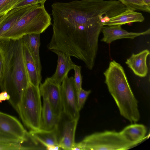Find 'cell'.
Returning a JSON list of instances; mask_svg holds the SVG:
<instances>
[{"label": "cell", "instance_id": "obj_27", "mask_svg": "<svg viewBox=\"0 0 150 150\" xmlns=\"http://www.w3.org/2000/svg\"><path fill=\"white\" fill-rule=\"evenodd\" d=\"M46 0H21L14 7V8H20L35 4H44Z\"/></svg>", "mask_w": 150, "mask_h": 150}, {"label": "cell", "instance_id": "obj_22", "mask_svg": "<svg viewBox=\"0 0 150 150\" xmlns=\"http://www.w3.org/2000/svg\"><path fill=\"white\" fill-rule=\"evenodd\" d=\"M127 9L134 11H142L150 12V6L145 4L142 0H118Z\"/></svg>", "mask_w": 150, "mask_h": 150}, {"label": "cell", "instance_id": "obj_30", "mask_svg": "<svg viewBox=\"0 0 150 150\" xmlns=\"http://www.w3.org/2000/svg\"><path fill=\"white\" fill-rule=\"evenodd\" d=\"M8 12L6 14L0 16V25L4 20L8 16Z\"/></svg>", "mask_w": 150, "mask_h": 150}, {"label": "cell", "instance_id": "obj_15", "mask_svg": "<svg viewBox=\"0 0 150 150\" xmlns=\"http://www.w3.org/2000/svg\"><path fill=\"white\" fill-rule=\"evenodd\" d=\"M150 52L147 49L144 50L137 54L133 53L127 59L125 63L136 75L141 77L146 76L148 73L146 59Z\"/></svg>", "mask_w": 150, "mask_h": 150}, {"label": "cell", "instance_id": "obj_26", "mask_svg": "<svg viewBox=\"0 0 150 150\" xmlns=\"http://www.w3.org/2000/svg\"><path fill=\"white\" fill-rule=\"evenodd\" d=\"M0 150H28L22 144L16 143H0Z\"/></svg>", "mask_w": 150, "mask_h": 150}, {"label": "cell", "instance_id": "obj_1", "mask_svg": "<svg viewBox=\"0 0 150 150\" xmlns=\"http://www.w3.org/2000/svg\"><path fill=\"white\" fill-rule=\"evenodd\" d=\"M53 34L48 49L62 51L93 68L104 24L123 11L118 1L77 0L51 5Z\"/></svg>", "mask_w": 150, "mask_h": 150}, {"label": "cell", "instance_id": "obj_19", "mask_svg": "<svg viewBox=\"0 0 150 150\" xmlns=\"http://www.w3.org/2000/svg\"><path fill=\"white\" fill-rule=\"evenodd\" d=\"M23 44L24 61L29 83L39 87L41 76L38 72L35 62L28 47L24 42Z\"/></svg>", "mask_w": 150, "mask_h": 150}, {"label": "cell", "instance_id": "obj_13", "mask_svg": "<svg viewBox=\"0 0 150 150\" xmlns=\"http://www.w3.org/2000/svg\"><path fill=\"white\" fill-rule=\"evenodd\" d=\"M29 134L43 146L46 149L49 150H58L59 129V126L50 130L40 129L30 131Z\"/></svg>", "mask_w": 150, "mask_h": 150}, {"label": "cell", "instance_id": "obj_5", "mask_svg": "<svg viewBox=\"0 0 150 150\" xmlns=\"http://www.w3.org/2000/svg\"><path fill=\"white\" fill-rule=\"evenodd\" d=\"M29 83L24 56L22 38L16 40L11 75V83L7 92L10 103L17 112L18 106L24 90Z\"/></svg>", "mask_w": 150, "mask_h": 150}, {"label": "cell", "instance_id": "obj_17", "mask_svg": "<svg viewBox=\"0 0 150 150\" xmlns=\"http://www.w3.org/2000/svg\"><path fill=\"white\" fill-rule=\"evenodd\" d=\"M144 18L142 13L127 9L120 14L110 18L103 25H114L125 24L134 22H142Z\"/></svg>", "mask_w": 150, "mask_h": 150}, {"label": "cell", "instance_id": "obj_31", "mask_svg": "<svg viewBox=\"0 0 150 150\" xmlns=\"http://www.w3.org/2000/svg\"><path fill=\"white\" fill-rule=\"evenodd\" d=\"M142 1L145 4L150 6V0H142Z\"/></svg>", "mask_w": 150, "mask_h": 150}, {"label": "cell", "instance_id": "obj_14", "mask_svg": "<svg viewBox=\"0 0 150 150\" xmlns=\"http://www.w3.org/2000/svg\"><path fill=\"white\" fill-rule=\"evenodd\" d=\"M79 119H70L66 121L61 131L59 130V145L60 148L72 150L75 143V137Z\"/></svg>", "mask_w": 150, "mask_h": 150}, {"label": "cell", "instance_id": "obj_18", "mask_svg": "<svg viewBox=\"0 0 150 150\" xmlns=\"http://www.w3.org/2000/svg\"><path fill=\"white\" fill-rule=\"evenodd\" d=\"M127 140L136 145L146 138V127L144 125L134 124L125 127L120 132Z\"/></svg>", "mask_w": 150, "mask_h": 150}, {"label": "cell", "instance_id": "obj_3", "mask_svg": "<svg viewBox=\"0 0 150 150\" xmlns=\"http://www.w3.org/2000/svg\"><path fill=\"white\" fill-rule=\"evenodd\" d=\"M51 24V18L45 9L44 4H36L0 39L17 40L27 34H40Z\"/></svg>", "mask_w": 150, "mask_h": 150}, {"label": "cell", "instance_id": "obj_4", "mask_svg": "<svg viewBox=\"0 0 150 150\" xmlns=\"http://www.w3.org/2000/svg\"><path fill=\"white\" fill-rule=\"evenodd\" d=\"M39 87L30 83L24 90L17 112L30 131L40 129L42 106Z\"/></svg>", "mask_w": 150, "mask_h": 150}, {"label": "cell", "instance_id": "obj_9", "mask_svg": "<svg viewBox=\"0 0 150 150\" xmlns=\"http://www.w3.org/2000/svg\"><path fill=\"white\" fill-rule=\"evenodd\" d=\"M61 85L63 112L69 119H79L77 92L74 78L67 75Z\"/></svg>", "mask_w": 150, "mask_h": 150}, {"label": "cell", "instance_id": "obj_24", "mask_svg": "<svg viewBox=\"0 0 150 150\" xmlns=\"http://www.w3.org/2000/svg\"><path fill=\"white\" fill-rule=\"evenodd\" d=\"M91 91H85L82 88L77 93V108L80 111L83 108Z\"/></svg>", "mask_w": 150, "mask_h": 150}, {"label": "cell", "instance_id": "obj_11", "mask_svg": "<svg viewBox=\"0 0 150 150\" xmlns=\"http://www.w3.org/2000/svg\"><path fill=\"white\" fill-rule=\"evenodd\" d=\"M121 25L103 26L101 31L103 37L101 41L107 44H109L117 40L123 38L133 39L136 37L149 35L150 29L141 32H129L123 29Z\"/></svg>", "mask_w": 150, "mask_h": 150}, {"label": "cell", "instance_id": "obj_21", "mask_svg": "<svg viewBox=\"0 0 150 150\" xmlns=\"http://www.w3.org/2000/svg\"><path fill=\"white\" fill-rule=\"evenodd\" d=\"M40 35L38 33L30 34L24 36L22 38L35 61L39 74L41 76L42 67L39 55Z\"/></svg>", "mask_w": 150, "mask_h": 150}, {"label": "cell", "instance_id": "obj_8", "mask_svg": "<svg viewBox=\"0 0 150 150\" xmlns=\"http://www.w3.org/2000/svg\"><path fill=\"white\" fill-rule=\"evenodd\" d=\"M16 40L0 39V52L2 59L0 87L2 91L7 92L11 84L12 71Z\"/></svg>", "mask_w": 150, "mask_h": 150}, {"label": "cell", "instance_id": "obj_7", "mask_svg": "<svg viewBox=\"0 0 150 150\" xmlns=\"http://www.w3.org/2000/svg\"><path fill=\"white\" fill-rule=\"evenodd\" d=\"M28 137V132L17 118L0 111V143L22 144Z\"/></svg>", "mask_w": 150, "mask_h": 150}, {"label": "cell", "instance_id": "obj_29", "mask_svg": "<svg viewBox=\"0 0 150 150\" xmlns=\"http://www.w3.org/2000/svg\"><path fill=\"white\" fill-rule=\"evenodd\" d=\"M2 67V59L1 54L0 52V79L1 77Z\"/></svg>", "mask_w": 150, "mask_h": 150}, {"label": "cell", "instance_id": "obj_6", "mask_svg": "<svg viewBox=\"0 0 150 150\" xmlns=\"http://www.w3.org/2000/svg\"><path fill=\"white\" fill-rule=\"evenodd\" d=\"M83 150H124L135 146L120 132L106 131L87 136L80 142Z\"/></svg>", "mask_w": 150, "mask_h": 150}, {"label": "cell", "instance_id": "obj_23", "mask_svg": "<svg viewBox=\"0 0 150 150\" xmlns=\"http://www.w3.org/2000/svg\"><path fill=\"white\" fill-rule=\"evenodd\" d=\"M21 0H0V16L14 8Z\"/></svg>", "mask_w": 150, "mask_h": 150}, {"label": "cell", "instance_id": "obj_16", "mask_svg": "<svg viewBox=\"0 0 150 150\" xmlns=\"http://www.w3.org/2000/svg\"><path fill=\"white\" fill-rule=\"evenodd\" d=\"M43 99L40 129L52 130L59 126L61 118L55 114L47 99Z\"/></svg>", "mask_w": 150, "mask_h": 150}, {"label": "cell", "instance_id": "obj_2", "mask_svg": "<svg viewBox=\"0 0 150 150\" xmlns=\"http://www.w3.org/2000/svg\"><path fill=\"white\" fill-rule=\"evenodd\" d=\"M105 82L121 115L131 123L140 119L138 101L135 97L123 67L115 61H110L103 73Z\"/></svg>", "mask_w": 150, "mask_h": 150}, {"label": "cell", "instance_id": "obj_12", "mask_svg": "<svg viewBox=\"0 0 150 150\" xmlns=\"http://www.w3.org/2000/svg\"><path fill=\"white\" fill-rule=\"evenodd\" d=\"M51 51L57 55L58 59L55 72L49 78L54 82L61 85L69 72L74 69L75 64L72 61L71 56L66 53L58 50Z\"/></svg>", "mask_w": 150, "mask_h": 150}, {"label": "cell", "instance_id": "obj_10", "mask_svg": "<svg viewBox=\"0 0 150 150\" xmlns=\"http://www.w3.org/2000/svg\"><path fill=\"white\" fill-rule=\"evenodd\" d=\"M39 89L43 98L47 99L55 114L61 118L63 112L61 85L57 84L47 78Z\"/></svg>", "mask_w": 150, "mask_h": 150}, {"label": "cell", "instance_id": "obj_20", "mask_svg": "<svg viewBox=\"0 0 150 150\" xmlns=\"http://www.w3.org/2000/svg\"><path fill=\"white\" fill-rule=\"evenodd\" d=\"M13 8L8 13L0 25V38L28 11L35 5Z\"/></svg>", "mask_w": 150, "mask_h": 150}, {"label": "cell", "instance_id": "obj_25", "mask_svg": "<svg viewBox=\"0 0 150 150\" xmlns=\"http://www.w3.org/2000/svg\"><path fill=\"white\" fill-rule=\"evenodd\" d=\"M81 67L75 65L74 69V81L77 93L82 88V78L81 74Z\"/></svg>", "mask_w": 150, "mask_h": 150}, {"label": "cell", "instance_id": "obj_28", "mask_svg": "<svg viewBox=\"0 0 150 150\" xmlns=\"http://www.w3.org/2000/svg\"><path fill=\"white\" fill-rule=\"evenodd\" d=\"M10 96L7 92L5 91H2L0 93V102L6 100H9Z\"/></svg>", "mask_w": 150, "mask_h": 150}]
</instances>
